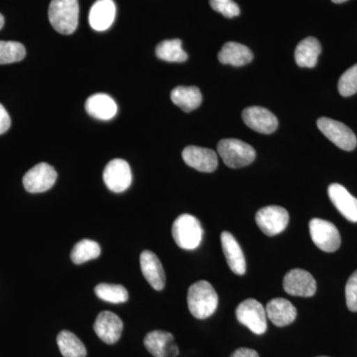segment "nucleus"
Masks as SVG:
<instances>
[{
  "instance_id": "1",
  "label": "nucleus",
  "mask_w": 357,
  "mask_h": 357,
  "mask_svg": "<svg viewBox=\"0 0 357 357\" xmlns=\"http://www.w3.org/2000/svg\"><path fill=\"white\" fill-rule=\"evenodd\" d=\"M218 294L210 282L199 281L188 291V307L196 319L210 318L217 311Z\"/></svg>"
},
{
  "instance_id": "2",
  "label": "nucleus",
  "mask_w": 357,
  "mask_h": 357,
  "mask_svg": "<svg viewBox=\"0 0 357 357\" xmlns=\"http://www.w3.org/2000/svg\"><path fill=\"white\" fill-rule=\"evenodd\" d=\"M77 0H52L49 7V20L56 31L70 35L76 31L79 24Z\"/></svg>"
},
{
  "instance_id": "3",
  "label": "nucleus",
  "mask_w": 357,
  "mask_h": 357,
  "mask_svg": "<svg viewBox=\"0 0 357 357\" xmlns=\"http://www.w3.org/2000/svg\"><path fill=\"white\" fill-rule=\"evenodd\" d=\"M172 236L178 248L185 250H194L202 243L204 230L198 218L184 213L174 222Z\"/></svg>"
},
{
  "instance_id": "4",
  "label": "nucleus",
  "mask_w": 357,
  "mask_h": 357,
  "mask_svg": "<svg viewBox=\"0 0 357 357\" xmlns=\"http://www.w3.org/2000/svg\"><path fill=\"white\" fill-rule=\"evenodd\" d=\"M218 152L225 165L232 169L250 165L256 157L255 148L238 139L220 140Z\"/></svg>"
},
{
  "instance_id": "5",
  "label": "nucleus",
  "mask_w": 357,
  "mask_h": 357,
  "mask_svg": "<svg viewBox=\"0 0 357 357\" xmlns=\"http://www.w3.org/2000/svg\"><path fill=\"white\" fill-rule=\"evenodd\" d=\"M312 241L321 250L332 253L342 244V237L333 223L321 218H312L309 223Z\"/></svg>"
},
{
  "instance_id": "6",
  "label": "nucleus",
  "mask_w": 357,
  "mask_h": 357,
  "mask_svg": "<svg viewBox=\"0 0 357 357\" xmlns=\"http://www.w3.org/2000/svg\"><path fill=\"white\" fill-rule=\"evenodd\" d=\"M236 318L255 335H263L267 331L266 310L257 300H244L236 309Z\"/></svg>"
},
{
  "instance_id": "7",
  "label": "nucleus",
  "mask_w": 357,
  "mask_h": 357,
  "mask_svg": "<svg viewBox=\"0 0 357 357\" xmlns=\"http://www.w3.org/2000/svg\"><path fill=\"white\" fill-rule=\"evenodd\" d=\"M317 124L324 135L340 149L352 151L356 147V134L342 122L333 121L328 117H321L317 121Z\"/></svg>"
},
{
  "instance_id": "8",
  "label": "nucleus",
  "mask_w": 357,
  "mask_h": 357,
  "mask_svg": "<svg viewBox=\"0 0 357 357\" xmlns=\"http://www.w3.org/2000/svg\"><path fill=\"white\" fill-rule=\"evenodd\" d=\"M256 223L267 236H275L287 229L289 213L279 206H267L256 213Z\"/></svg>"
},
{
  "instance_id": "9",
  "label": "nucleus",
  "mask_w": 357,
  "mask_h": 357,
  "mask_svg": "<svg viewBox=\"0 0 357 357\" xmlns=\"http://www.w3.org/2000/svg\"><path fill=\"white\" fill-rule=\"evenodd\" d=\"M57 180L55 169L47 163L37 164L30 169L23 177V185L26 191L31 194H38L49 191Z\"/></svg>"
},
{
  "instance_id": "10",
  "label": "nucleus",
  "mask_w": 357,
  "mask_h": 357,
  "mask_svg": "<svg viewBox=\"0 0 357 357\" xmlns=\"http://www.w3.org/2000/svg\"><path fill=\"white\" fill-rule=\"evenodd\" d=\"M103 181L112 192L126 191L132 183L130 166L126 160H112L103 171Z\"/></svg>"
},
{
  "instance_id": "11",
  "label": "nucleus",
  "mask_w": 357,
  "mask_h": 357,
  "mask_svg": "<svg viewBox=\"0 0 357 357\" xmlns=\"http://www.w3.org/2000/svg\"><path fill=\"white\" fill-rule=\"evenodd\" d=\"M285 292L297 297H312L316 294L317 282L312 275L304 269H292L284 277Z\"/></svg>"
},
{
  "instance_id": "12",
  "label": "nucleus",
  "mask_w": 357,
  "mask_h": 357,
  "mask_svg": "<svg viewBox=\"0 0 357 357\" xmlns=\"http://www.w3.org/2000/svg\"><path fill=\"white\" fill-rule=\"evenodd\" d=\"M182 156L188 166L199 172L211 173L217 170L218 155L208 148L188 146L183 150Z\"/></svg>"
},
{
  "instance_id": "13",
  "label": "nucleus",
  "mask_w": 357,
  "mask_h": 357,
  "mask_svg": "<svg viewBox=\"0 0 357 357\" xmlns=\"http://www.w3.org/2000/svg\"><path fill=\"white\" fill-rule=\"evenodd\" d=\"M93 330L103 342L114 344L121 337L123 323L114 312L105 311L100 312L96 318Z\"/></svg>"
},
{
  "instance_id": "14",
  "label": "nucleus",
  "mask_w": 357,
  "mask_h": 357,
  "mask_svg": "<svg viewBox=\"0 0 357 357\" xmlns=\"http://www.w3.org/2000/svg\"><path fill=\"white\" fill-rule=\"evenodd\" d=\"M144 345L154 357H177L178 347L172 333L165 331H153L147 333Z\"/></svg>"
},
{
  "instance_id": "15",
  "label": "nucleus",
  "mask_w": 357,
  "mask_h": 357,
  "mask_svg": "<svg viewBox=\"0 0 357 357\" xmlns=\"http://www.w3.org/2000/svg\"><path fill=\"white\" fill-rule=\"evenodd\" d=\"M244 123L262 134H271L278 128V119L270 110L260 107H250L243 110Z\"/></svg>"
},
{
  "instance_id": "16",
  "label": "nucleus",
  "mask_w": 357,
  "mask_h": 357,
  "mask_svg": "<svg viewBox=\"0 0 357 357\" xmlns=\"http://www.w3.org/2000/svg\"><path fill=\"white\" fill-rule=\"evenodd\" d=\"M140 267L143 276L156 291L163 290L166 284V275L159 258L150 250H145L140 255Z\"/></svg>"
},
{
  "instance_id": "17",
  "label": "nucleus",
  "mask_w": 357,
  "mask_h": 357,
  "mask_svg": "<svg viewBox=\"0 0 357 357\" xmlns=\"http://www.w3.org/2000/svg\"><path fill=\"white\" fill-rule=\"evenodd\" d=\"M328 194L335 208L347 220L357 222V199L354 198L344 185H330Z\"/></svg>"
},
{
  "instance_id": "18",
  "label": "nucleus",
  "mask_w": 357,
  "mask_h": 357,
  "mask_svg": "<svg viewBox=\"0 0 357 357\" xmlns=\"http://www.w3.org/2000/svg\"><path fill=\"white\" fill-rule=\"evenodd\" d=\"M116 6L114 0H96L89 11V24L96 31H105L114 24Z\"/></svg>"
},
{
  "instance_id": "19",
  "label": "nucleus",
  "mask_w": 357,
  "mask_h": 357,
  "mask_svg": "<svg viewBox=\"0 0 357 357\" xmlns=\"http://www.w3.org/2000/svg\"><path fill=\"white\" fill-rule=\"evenodd\" d=\"M222 248L227 264L234 273L243 275L246 272V261L243 249L234 236L229 231H223L220 236Z\"/></svg>"
},
{
  "instance_id": "20",
  "label": "nucleus",
  "mask_w": 357,
  "mask_h": 357,
  "mask_svg": "<svg viewBox=\"0 0 357 357\" xmlns=\"http://www.w3.org/2000/svg\"><path fill=\"white\" fill-rule=\"evenodd\" d=\"M267 318L277 326L291 325L297 318V310L290 301L276 298L270 301L266 306Z\"/></svg>"
},
{
  "instance_id": "21",
  "label": "nucleus",
  "mask_w": 357,
  "mask_h": 357,
  "mask_svg": "<svg viewBox=\"0 0 357 357\" xmlns=\"http://www.w3.org/2000/svg\"><path fill=\"white\" fill-rule=\"evenodd\" d=\"M86 109L93 119L110 121L117 114V105L112 96L105 93H96L86 100Z\"/></svg>"
},
{
  "instance_id": "22",
  "label": "nucleus",
  "mask_w": 357,
  "mask_h": 357,
  "mask_svg": "<svg viewBox=\"0 0 357 357\" xmlns=\"http://www.w3.org/2000/svg\"><path fill=\"white\" fill-rule=\"evenodd\" d=\"M218 60L225 65L243 67L253 60V53L243 44L227 42L218 53Z\"/></svg>"
},
{
  "instance_id": "23",
  "label": "nucleus",
  "mask_w": 357,
  "mask_h": 357,
  "mask_svg": "<svg viewBox=\"0 0 357 357\" xmlns=\"http://www.w3.org/2000/svg\"><path fill=\"white\" fill-rule=\"evenodd\" d=\"M321 52V46L319 40L314 37H307L301 41L296 48V63L301 68H314Z\"/></svg>"
},
{
  "instance_id": "24",
  "label": "nucleus",
  "mask_w": 357,
  "mask_h": 357,
  "mask_svg": "<svg viewBox=\"0 0 357 357\" xmlns=\"http://www.w3.org/2000/svg\"><path fill=\"white\" fill-rule=\"evenodd\" d=\"M171 100L181 109L191 112L202 105L203 96L197 86H177L171 93Z\"/></svg>"
},
{
  "instance_id": "25",
  "label": "nucleus",
  "mask_w": 357,
  "mask_h": 357,
  "mask_svg": "<svg viewBox=\"0 0 357 357\" xmlns=\"http://www.w3.org/2000/svg\"><path fill=\"white\" fill-rule=\"evenodd\" d=\"M57 344L61 354L64 357H86L88 354L82 340L69 331H63L59 333Z\"/></svg>"
},
{
  "instance_id": "26",
  "label": "nucleus",
  "mask_w": 357,
  "mask_h": 357,
  "mask_svg": "<svg viewBox=\"0 0 357 357\" xmlns=\"http://www.w3.org/2000/svg\"><path fill=\"white\" fill-rule=\"evenodd\" d=\"M156 56L160 60L171 63H183L188 60V54L183 50L180 39L165 40L157 45Z\"/></svg>"
},
{
  "instance_id": "27",
  "label": "nucleus",
  "mask_w": 357,
  "mask_h": 357,
  "mask_svg": "<svg viewBox=\"0 0 357 357\" xmlns=\"http://www.w3.org/2000/svg\"><path fill=\"white\" fill-rule=\"evenodd\" d=\"M102 249L100 244L91 239L79 241L70 252V259L75 264H83L91 260L96 259L100 255Z\"/></svg>"
},
{
  "instance_id": "28",
  "label": "nucleus",
  "mask_w": 357,
  "mask_h": 357,
  "mask_svg": "<svg viewBox=\"0 0 357 357\" xmlns=\"http://www.w3.org/2000/svg\"><path fill=\"white\" fill-rule=\"evenodd\" d=\"M96 295L100 300L112 304H121L128 302V292L122 285L114 284H98L95 288Z\"/></svg>"
},
{
  "instance_id": "29",
  "label": "nucleus",
  "mask_w": 357,
  "mask_h": 357,
  "mask_svg": "<svg viewBox=\"0 0 357 357\" xmlns=\"http://www.w3.org/2000/svg\"><path fill=\"white\" fill-rule=\"evenodd\" d=\"M25 47L18 42L0 41V65L13 64L25 58Z\"/></svg>"
},
{
  "instance_id": "30",
  "label": "nucleus",
  "mask_w": 357,
  "mask_h": 357,
  "mask_svg": "<svg viewBox=\"0 0 357 357\" xmlns=\"http://www.w3.org/2000/svg\"><path fill=\"white\" fill-rule=\"evenodd\" d=\"M338 91L342 96H351L357 93V64L352 66L340 77Z\"/></svg>"
},
{
  "instance_id": "31",
  "label": "nucleus",
  "mask_w": 357,
  "mask_h": 357,
  "mask_svg": "<svg viewBox=\"0 0 357 357\" xmlns=\"http://www.w3.org/2000/svg\"><path fill=\"white\" fill-rule=\"evenodd\" d=\"M211 8L227 18H234L241 14V9L232 0H210Z\"/></svg>"
},
{
  "instance_id": "32",
  "label": "nucleus",
  "mask_w": 357,
  "mask_h": 357,
  "mask_svg": "<svg viewBox=\"0 0 357 357\" xmlns=\"http://www.w3.org/2000/svg\"><path fill=\"white\" fill-rule=\"evenodd\" d=\"M345 299L349 311L357 312V270L347 280L345 286Z\"/></svg>"
},
{
  "instance_id": "33",
  "label": "nucleus",
  "mask_w": 357,
  "mask_h": 357,
  "mask_svg": "<svg viewBox=\"0 0 357 357\" xmlns=\"http://www.w3.org/2000/svg\"><path fill=\"white\" fill-rule=\"evenodd\" d=\"M11 126V119L8 112L4 109L3 105L0 103V134L6 133Z\"/></svg>"
},
{
  "instance_id": "34",
  "label": "nucleus",
  "mask_w": 357,
  "mask_h": 357,
  "mask_svg": "<svg viewBox=\"0 0 357 357\" xmlns=\"http://www.w3.org/2000/svg\"><path fill=\"white\" fill-rule=\"evenodd\" d=\"M230 357H259V354L255 349L241 347V349H236Z\"/></svg>"
},
{
  "instance_id": "35",
  "label": "nucleus",
  "mask_w": 357,
  "mask_h": 357,
  "mask_svg": "<svg viewBox=\"0 0 357 357\" xmlns=\"http://www.w3.org/2000/svg\"><path fill=\"white\" fill-rule=\"evenodd\" d=\"M4 25V17L2 16V14H0V30L2 29Z\"/></svg>"
},
{
  "instance_id": "36",
  "label": "nucleus",
  "mask_w": 357,
  "mask_h": 357,
  "mask_svg": "<svg viewBox=\"0 0 357 357\" xmlns=\"http://www.w3.org/2000/svg\"><path fill=\"white\" fill-rule=\"evenodd\" d=\"M332 1L333 2V3L340 4L344 3V2L347 1V0H332Z\"/></svg>"
},
{
  "instance_id": "37",
  "label": "nucleus",
  "mask_w": 357,
  "mask_h": 357,
  "mask_svg": "<svg viewBox=\"0 0 357 357\" xmlns=\"http://www.w3.org/2000/svg\"><path fill=\"white\" fill-rule=\"evenodd\" d=\"M318 357H328V356H318Z\"/></svg>"
}]
</instances>
